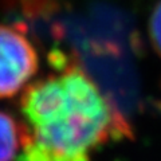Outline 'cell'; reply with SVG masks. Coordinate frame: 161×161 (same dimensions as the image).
Masks as SVG:
<instances>
[{
  "instance_id": "obj_1",
  "label": "cell",
  "mask_w": 161,
  "mask_h": 161,
  "mask_svg": "<svg viewBox=\"0 0 161 161\" xmlns=\"http://www.w3.org/2000/svg\"><path fill=\"white\" fill-rule=\"evenodd\" d=\"M48 60L51 73L30 83L20 97L28 138L63 153L90 156L129 137L128 119L74 58L55 51Z\"/></svg>"
},
{
  "instance_id": "obj_2",
  "label": "cell",
  "mask_w": 161,
  "mask_h": 161,
  "mask_svg": "<svg viewBox=\"0 0 161 161\" xmlns=\"http://www.w3.org/2000/svg\"><path fill=\"white\" fill-rule=\"evenodd\" d=\"M39 70V54L19 24H0V99L23 92Z\"/></svg>"
},
{
  "instance_id": "obj_3",
  "label": "cell",
  "mask_w": 161,
  "mask_h": 161,
  "mask_svg": "<svg viewBox=\"0 0 161 161\" xmlns=\"http://www.w3.org/2000/svg\"><path fill=\"white\" fill-rule=\"evenodd\" d=\"M28 137L27 126L12 114L0 110V161H15Z\"/></svg>"
},
{
  "instance_id": "obj_4",
  "label": "cell",
  "mask_w": 161,
  "mask_h": 161,
  "mask_svg": "<svg viewBox=\"0 0 161 161\" xmlns=\"http://www.w3.org/2000/svg\"><path fill=\"white\" fill-rule=\"evenodd\" d=\"M15 161H90V156L63 153L27 137Z\"/></svg>"
},
{
  "instance_id": "obj_5",
  "label": "cell",
  "mask_w": 161,
  "mask_h": 161,
  "mask_svg": "<svg viewBox=\"0 0 161 161\" xmlns=\"http://www.w3.org/2000/svg\"><path fill=\"white\" fill-rule=\"evenodd\" d=\"M148 35L154 53L161 58V0L153 6L148 20Z\"/></svg>"
}]
</instances>
